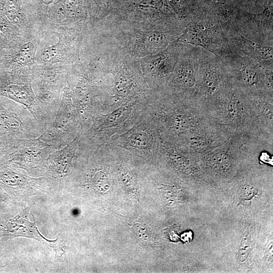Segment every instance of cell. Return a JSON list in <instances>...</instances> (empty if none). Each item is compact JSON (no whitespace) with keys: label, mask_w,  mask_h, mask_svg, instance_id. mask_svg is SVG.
I'll return each instance as SVG.
<instances>
[{"label":"cell","mask_w":273,"mask_h":273,"mask_svg":"<svg viewBox=\"0 0 273 273\" xmlns=\"http://www.w3.org/2000/svg\"><path fill=\"white\" fill-rule=\"evenodd\" d=\"M72 111L71 102L66 98H62L53 121L36 139L58 149L70 142L69 137L73 122Z\"/></svg>","instance_id":"1"},{"label":"cell","mask_w":273,"mask_h":273,"mask_svg":"<svg viewBox=\"0 0 273 273\" xmlns=\"http://www.w3.org/2000/svg\"><path fill=\"white\" fill-rule=\"evenodd\" d=\"M80 139L77 133L68 144L50 154L46 159L49 168L61 176L65 175L75 156Z\"/></svg>","instance_id":"2"},{"label":"cell","mask_w":273,"mask_h":273,"mask_svg":"<svg viewBox=\"0 0 273 273\" xmlns=\"http://www.w3.org/2000/svg\"><path fill=\"white\" fill-rule=\"evenodd\" d=\"M85 11L84 0H56L50 8L49 14L53 17L75 18Z\"/></svg>","instance_id":"3"},{"label":"cell","mask_w":273,"mask_h":273,"mask_svg":"<svg viewBox=\"0 0 273 273\" xmlns=\"http://www.w3.org/2000/svg\"><path fill=\"white\" fill-rule=\"evenodd\" d=\"M178 41L201 46L210 50L212 39L206 27L201 25L191 26L178 38Z\"/></svg>","instance_id":"4"},{"label":"cell","mask_w":273,"mask_h":273,"mask_svg":"<svg viewBox=\"0 0 273 273\" xmlns=\"http://www.w3.org/2000/svg\"><path fill=\"white\" fill-rule=\"evenodd\" d=\"M240 44L242 50L258 59L266 60L272 58V48L265 46L249 40L240 36Z\"/></svg>","instance_id":"5"},{"label":"cell","mask_w":273,"mask_h":273,"mask_svg":"<svg viewBox=\"0 0 273 273\" xmlns=\"http://www.w3.org/2000/svg\"><path fill=\"white\" fill-rule=\"evenodd\" d=\"M176 74L178 79L184 85L192 87L195 84L194 71L190 63H181L177 67Z\"/></svg>","instance_id":"6"},{"label":"cell","mask_w":273,"mask_h":273,"mask_svg":"<svg viewBox=\"0 0 273 273\" xmlns=\"http://www.w3.org/2000/svg\"><path fill=\"white\" fill-rule=\"evenodd\" d=\"M35 51V46L32 42L25 43L21 48L16 57V62L21 66L30 64L34 59Z\"/></svg>","instance_id":"7"},{"label":"cell","mask_w":273,"mask_h":273,"mask_svg":"<svg viewBox=\"0 0 273 273\" xmlns=\"http://www.w3.org/2000/svg\"><path fill=\"white\" fill-rule=\"evenodd\" d=\"M129 110V106L121 107L108 115L102 123L103 126H109L117 124L128 114Z\"/></svg>","instance_id":"8"},{"label":"cell","mask_w":273,"mask_h":273,"mask_svg":"<svg viewBox=\"0 0 273 273\" xmlns=\"http://www.w3.org/2000/svg\"><path fill=\"white\" fill-rule=\"evenodd\" d=\"M241 72L245 81L250 85H254L259 81V74L257 68L251 65H243Z\"/></svg>","instance_id":"9"},{"label":"cell","mask_w":273,"mask_h":273,"mask_svg":"<svg viewBox=\"0 0 273 273\" xmlns=\"http://www.w3.org/2000/svg\"><path fill=\"white\" fill-rule=\"evenodd\" d=\"M202 83L207 90L214 92L218 86V76L212 71H206L203 75Z\"/></svg>","instance_id":"10"},{"label":"cell","mask_w":273,"mask_h":273,"mask_svg":"<svg viewBox=\"0 0 273 273\" xmlns=\"http://www.w3.org/2000/svg\"><path fill=\"white\" fill-rule=\"evenodd\" d=\"M60 51V49L58 44L46 48L41 54V59L48 63L54 61L59 56Z\"/></svg>","instance_id":"11"},{"label":"cell","mask_w":273,"mask_h":273,"mask_svg":"<svg viewBox=\"0 0 273 273\" xmlns=\"http://www.w3.org/2000/svg\"><path fill=\"white\" fill-rule=\"evenodd\" d=\"M128 140L132 146L138 148H145L148 143L147 135L142 132L132 134Z\"/></svg>","instance_id":"12"},{"label":"cell","mask_w":273,"mask_h":273,"mask_svg":"<svg viewBox=\"0 0 273 273\" xmlns=\"http://www.w3.org/2000/svg\"><path fill=\"white\" fill-rule=\"evenodd\" d=\"M37 233L39 236L43 239L44 242L54 250L56 257L59 258L62 256L65 252V251L63 250V247L61 245L58 239H57L55 240H49L46 239L41 234H40L38 230Z\"/></svg>","instance_id":"13"},{"label":"cell","mask_w":273,"mask_h":273,"mask_svg":"<svg viewBox=\"0 0 273 273\" xmlns=\"http://www.w3.org/2000/svg\"><path fill=\"white\" fill-rule=\"evenodd\" d=\"M249 248V241L245 237L242 240L239 252V258L241 261H244L248 256Z\"/></svg>","instance_id":"14"},{"label":"cell","mask_w":273,"mask_h":273,"mask_svg":"<svg viewBox=\"0 0 273 273\" xmlns=\"http://www.w3.org/2000/svg\"><path fill=\"white\" fill-rule=\"evenodd\" d=\"M212 162L216 164L223 165L231 161L230 155L224 152H219L214 154L212 158Z\"/></svg>","instance_id":"15"},{"label":"cell","mask_w":273,"mask_h":273,"mask_svg":"<svg viewBox=\"0 0 273 273\" xmlns=\"http://www.w3.org/2000/svg\"><path fill=\"white\" fill-rule=\"evenodd\" d=\"M241 110V105L239 100L236 98H233L229 106V111L230 115L233 117L238 116Z\"/></svg>","instance_id":"16"},{"label":"cell","mask_w":273,"mask_h":273,"mask_svg":"<svg viewBox=\"0 0 273 273\" xmlns=\"http://www.w3.org/2000/svg\"><path fill=\"white\" fill-rule=\"evenodd\" d=\"M192 233L187 232L181 236V240L184 242H190L192 239Z\"/></svg>","instance_id":"17"},{"label":"cell","mask_w":273,"mask_h":273,"mask_svg":"<svg viewBox=\"0 0 273 273\" xmlns=\"http://www.w3.org/2000/svg\"><path fill=\"white\" fill-rule=\"evenodd\" d=\"M39 3L44 6H48L53 3L55 0H38Z\"/></svg>","instance_id":"18"}]
</instances>
